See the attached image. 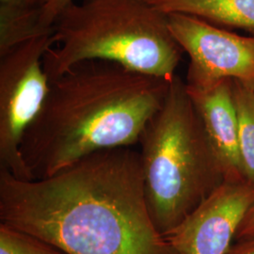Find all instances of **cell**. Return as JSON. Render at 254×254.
<instances>
[{
  "mask_svg": "<svg viewBox=\"0 0 254 254\" xmlns=\"http://www.w3.org/2000/svg\"><path fill=\"white\" fill-rule=\"evenodd\" d=\"M238 148L245 180L254 186V89L233 80Z\"/></svg>",
  "mask_w": 254,
  "mask_h": 254,
  "instance_id": "11",
  "label": "cell"
},
{
  "mask_svg": "<svg viewBox=\"0 0 254 254\" xmlns=\"http://www.w3.org/2000/svg\"><path fill=\"white\" fill-rule=\"evenodd\" d=\"M0 224L67 254H176L154 226L131 146L94 152L41 180L0 169Z\"/></svg>",
  "mask_w": 254,
  "mask_h": 254,
  "instance_id": "1",
  "label": "cell"
},
{
  "mask_svg": "<svg viewBox=\"0 0 254 254\" xmlns=\"http://www.w3.org/2000/svg\"><path fill=\"white\" fill-rule=\"evenodd\" d=\"M166 14L183 13L218 27L254 32V0H145Z\"/></svg>",
  "mask_w": 254,
  "mask_h": 254,
  "instance_id": "9",
  "label": "cell"
},
{
  "mask_svg": "<svg viewBox=\"0 0 254 254\" xmlns=\"http://www.w3.org/2000/svg\"><path fill=\"white\" fill-rule=\"evenodd\" d=\"M254 203V185L223 182L164 237L176 254H226Z\"/></svg>",
  "mask_w": 254,
  "mask_h": 254,
  "instance_id": "7",
  "label": "cell"
},
{
  "mask_svg": "<svg viewBox=\"0 0 254 254\" xmlns=\"http://www.w3.org/2000/svg\"><path fill=\"white\" fill-rule=\"evenodd\" d=\"M171 82L99 61L76 64L50 80L45 104L20 147L32 180L50 177L94 152L138 143Z\"/></svg>",
  "mask_w": 254,
  "mask_h": 254,
  "instance_id": "2",
  "label": "cell"
},
{
  "mask_svg": "<svg viewBox=\"0 0 254 254\" xmlns=\"http://www.w3.org/2000/svg\"><path fill=\"white\" fill-rule=\"evenodd\" d=\"M51 34L54 46L44 58L49 80L76 64L99 61L172 81L184 53L168 15L145 0L73 1Z\"/></svg>",
  "mask_w": 254,
  "mask_h": 254,
  "instance_id": "3",
  "label": "cell"
},
{
  "mask_svg": "<svg viewBox=\"0 0 254 254\" xmlns=\"http://www.w3.org/2000/svg\"><path fill=\"white\" fill-rule=\"evenodd\" d=\"M0 254H67L57 247L0 224Z\"/></svg>",
  "mask_w": 254,
  "mask_h": 254,
  "instance_id": "12",
  "label": "cell"
},
{
  "mask_svg": "<svg viewBox=\"0 0 254 254\" xmlns=\"http://www.w3.org/2000/svg\"><path fill=\"white\" fill-rule=\"evenodd\" d=\"M53 46L50 31L0 55V169L19 180H32L20 147L49 91L44 58Z\"/></svg>",
  "mask_w": 254,
  "mask_h": 254,
  "instance_id": "5",
  "label": "cell"
},
{
  "mask_svg": "<svg viewBox=\"0 0 254 254\" xmlns=\"http://www.w3.org/2000/svg\"><path fill=\"white\" fill-rule=\"evenodd\" d=\"M254 235V203L253 206L248 211L245 218L243 219L240 227L238 229V232L236 234V240L243 239L249 236Z\"/></svg>",
  "mask_w": 254,
  "mask_h": 254,
  "instance_id": "14",
  "label": "cell"
},
{
  "mask_svg": "<svg viewBox=\"0 0 254 254\" xmlns=\"http://www.w3.org/2000/svg\"><path fill=\"white\" fill-rule=\"evenodd\" d=\"M73 1L75 0H40L38 34L52 31L56 19Z\"/></svg>",
  "mask_w": 254,
  "mask_h": 254,
  "instance_id": "13",
  "label": "cell"
},
{
  "mask_svg": "<svg viewBox=\"0 0 254 254\" xmlns=\"http://www.w3.org/2000/svg\"><path fill=\"white\" fill-rule=\"evenodd\" d=\"M138 143L147 206L165 236L223 183L186 82L178 75Z\"/></svg>",
  "mask_w": 254,
  "mask_h": 254,
  "instance_id": "4",
  "label": "cell"
},
{
  "mask_svg": "<svg viewBox=\"0 0 254 254\" xmlns=\"http://www.w3.org/2000/svg\"><path fill=\"white\" fill-rule=\"evenodd\" d=\"M40 0H0V55L38 34Z\"/></svg>",
  "mask_w": 254,
  "mask_h": 254,
  "instance_id": "10",
  "label": "cell"
},
{
  "mask_svg": "<svg viewBox=\"0 0 254 254\" xmlns=\"http://www.w3.org/2000/svg\"><path fill=\"white\" fill-rule=\"evenodd\" d=\"M226 254H254V235L236 240Z\"/></svg>",
  "mask_w": 254,
  "mask_h": 254,
  "instance_id": "15",
  "label": "cell"
},
{
  "mask_svg": "<svg viewBox=\"0 0 254 254\" xmlns=\"http://www.w3.org/2000/svg\"><path fill=\"white\" fill-rule=\"evenodd\" d=\"M186 86L223 182H245L238 148L233 80L221 79L206 86H190L186 83Z\"/></svg>",
  "mask_w": 254,
  "mask_h": 254,
  "instance_id": "8",
  "label": "cell"
},
{
  "mask_svg": "<svg viewBox=\"0 0 254 254\" xmlns=\"http://www.w3.org/2000/svg\"><path fill=\"white\" fill-rule=\"evenodd\" d=\"M167 15L173 38L190 60L188 85L231 79L254 89V35L242 36L192 15Z\"/></svg>",
  "mask_w": 254,
  "mask_h": 254,
  "instance_id": "6",
  "label": "cell"
}]
</instances>
